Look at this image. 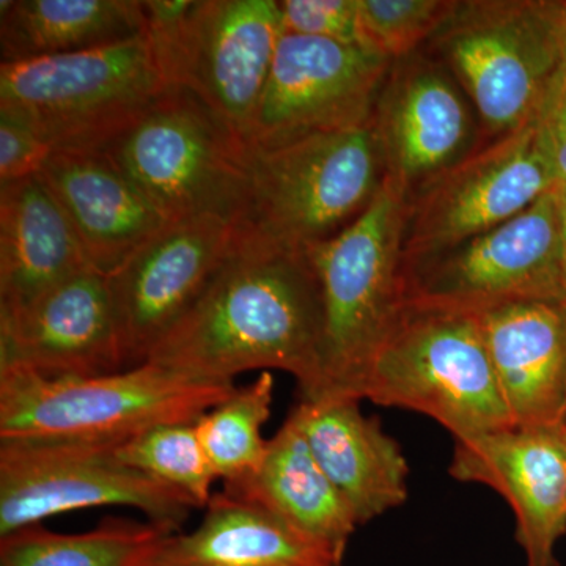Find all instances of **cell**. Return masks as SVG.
I'll return each instance as SVG.
<instances>
[{"label": "cell", "mask_w": 566, "mask_h": 566, "mask_svg": "<svg viewBox=\"0 0 566 566\" xmlns=\"http://www.w3.org/2000/svg\"><path fill=\"white\" fill-rule=\"evenodd\" d=\"M323 329L322 290L308 249L234 229L218 273L147 363L212 382L282 370L311 400L322 381Z\"/></svg>", "instance_id": "6da1fadb"}, {"label": "cell", "mask_w": 566, "mask_h": 566, "mask_svg": "<svg viewBox=\"0 0 566 566\" xmlns=\"http://www.w3.org/2000/svg\"><path fill=\"white\" fill-rule=\"evenodd\" d=\"M359 400L431 417L455 441L515 427L479 314L405 300L376 346Z\"/></svg>", "instance_id": "7a4b0ae2"}, {"label": "cell", "mask_w": 566, "mask_h": 566, "mask_svg": "<svg viewBox=\"0 0 566 566\" xmlns=\"http://www.w3.org/2000/svg\"><path fill=\"white\" fill-rule=\"evenodd\" d=\"M234 382L145 363L96 376L0 370V441L120 442L163 423L197 422Z\"/></svg>", "instance_id": "3957f363"}, {"label": "cell", "mask_w": 566, "mask_h": 566, "mask_svg": "<svg viewBox=\"0 0 566 566\" xmlns=\"http://www.w3.org/2000/svg\"><path fill=\"white\" fill-rule=\"evenodd\" d=\"M248 199L234 229L311 249L356 221L385 180L374 126L245 145Z\"/></svg>", "instance_id": "277c9868"}, {"label": "cell", "mask_w": 566, "mask_h": 566, "mask_svg": "<svg viewBox=\"0 0 566 566\" xmlns=\"http://www.w3.org/2000/svg\"><path fill=\"white\" fill-rule=\"evenodd\" d=\"M408 200V193L385 175L356 221L308 249L324 316L322 381L311 400H359L368 360L405 303L401 244Z\"/></svg>", "instance_id": "5b68a950"}, {"label": "cell", "mask_w": 566, "mask_h": 566, "mask_svg": "<svg viewBox=\"0 0 566 566\" xmlns=\"http://www.w3.org/2000/svg\"><path fill=\"white\" fill-rule=\"evenodd\" d=\"M167 91L196 96L245 145L283 33L274 0H145Z\"/></svg>", "instance_id": "8992f818"}, {"label": "cell", "mask_w": 566, "mask_h": 566, "mask_svg": "<svg viewBox=\"0 0 566 566\" xmlns=\"http://www.w3.org/2000/svg\"><path fill=\"white\" fill-rule=\"evenodd\" d=\"M167 92L147 33L111 46L0 65V112L52 150H102Z\"/></svg>", "instance_id": "52a82bcc"}, {"label": "cell", "mask_w": 566, "mask_h": 566, "mask_svg": "<svg viewBox=\"0 0 566 566\" xmlns=\"http://www.w3.org/2000/svg\"><path fill=\"white\" fill-rule=\"evenodd\" d=\"M102 150L170 223L243 216L245 145L191 93H163Z\"/></svg>", "instance_id": "ba28073f"}, {"label": "cell", "mask_w": 566, "mask_h": 566, "mask_svg": "<svg viewBox=\"0 0 566 566\" xmlns=\"http://www.w3.org/2000/svg\"><path fill=\"white\" fill-rule=\"evenodd\" d=\"M562 0L458 2L430 43L491 132L534 122L560 62Z\"/></svg>", "instance_id": "9c48e42d"}, {"label": "cell", "mask_w": 566, "mask_h": 566, "mask_svg": "<svg viewBox=\"0 0 566 566\" xmlns=\"http://www.w3.org/2000/svg\"><path fill=\"white\" fill-rule=\"evenodd\" d=\"M115 442L0 441V538L93 506H132L167 532L193 509L189 495L123 464Z\"/></svg>", "instance_id": "30bf717a"}, {"label": "cell", "mask_w": 566, "mask_h": 566, "mask_svg": "<svg viewBox=\"0 0 566 566\" xmlns=\"http://www.w3.org/2000/svg\"><path fill=\"white\" fill-rule=\"evenodd\" d=\"M556 186L536 117L458 159L409 196L401 270L490 232Z\"/></svg>", "instance_id": "8fae6325"}, {"label": "cell", "mask_w": 566, "mask_h": 566, "mask_svg": "<svg viewBox=\"0 0 566 566\" xmlns=\"http://www.w3.org/2000/svg\"><path fill=\"white\" fill-rule=\"evenodd\" d=\"M558 186L490 232L406 268L405 300L472 314L515 301L566 300Z\"/></svg>", "instance_id": "7c38bea8"}, {"label": "cell", "mask_w": 566, "mask_h": 566, "mask_svg": "<svg viewBox=\"0 0 566 566\" xmlns=\"http://www.w3.org/2000/svg\"><path fill=\"white\" fill-rule=\"evenodd\" d=\"M392 65L367 48L283 32L245 145L371 125Z\"/></svg>", "instance_id": "4fadbf2b"}, {"label": "cell", "mask_w": 566, "mask_h": 566, "mask_svg": "<svg viewBox=\"0 0 566 566\" xmlns=\"http://www.w3.org/2000/svg\"><path fill=\"white\" fill-rule=\"evenodd\" d=\"M233 238V223L212 216L169 223L106 275L125 370L147 363L155 346L191 311Z\"/></svg>", "instance_id": "5bb4252c"}, {"label": "cell", "mask_w": 566, "mask_h": 566, "mask_svg": "<svg viewBox=\"0 0 566 566\" xmlns=\"http://www.w3.org/2000/svg\"><path fill=\"white\" fill-rule=\"evenodd\" d=\"M450 474L482 483L509 502L527 566H560L566 534V422L513 427L455 441Z\"/></svg>", "instance_id": "9a60e30c"}, {"label": "cell", "mask_w": 566, "mask_h": 566, "mask_svg": "<svg viewBox=\"0 0 566 566\" xmlns=\"http://www.w3.org/2000/svg\"><path fill=\"white\" fill-rule=\"evenodd\" d=\"M52 378L125 370L106 275L85 270L17 311L0 312V370Z\"/></svg>", "instance_id": "2e32d148"}, {"label": "cell", "mask_w": 566, "mask_h": 566, "mask_svg": "<svg viewBox=\"0 0 566 566\" xmlns=\"http://www.w3.org/2000/svg\"><path fill=\"white\" fill-rule=\"evenodd\" d=\"M376 104L374 126L386 177L408 196L460 159L471 120L457 85L431 62L394 71Z\"/></svg>", "instance_id": "e0dca14e"}, {"label": "cell", "mask_w": 566, "mask_h": 566, "mask_svg": "<svg viewBox=\"0 0 566 566\" xmlns=\"http://www.w3.org/2000/svg\"><path fill=\"white\" fill-rule=\"evenodd\" d=\"M39 175L104 275L170 223L104 150L52 151Z\"/></svg>", "instance_id": "ac0fdd59"}, {"label": "cell", "mask_w": 566, "mask_h": 566, "mask_svg": "<svg viewBox=\"0 0 566 566\" xmlns=\"http://www.w3.org/2000/svg\"><path fill=\"white\" fill-rule=\"evenodd\" d=\"M479 315L515 427L565 422L566 300L515 301Z\"/></svg>", "instance_id": "d6986e66"}, {"label": "cell", "mask_w": 566, "mask_h": 566, "mask_svg": "<svg viewBox=\"0 0 566 566\" xmlns=\"http://www.w3.org/2000/svg\"><path fill=\"white\" fill-rule=\"evenodd\" d=\"M346 397L301 400L296 419L316 463L363 526L408 497L409 468L397 441Z\"/></svg>", "instance_id": "ffe728a7"}, {"label": "cell", "mask_w": 566, "mask_h": 566, "mask_svg": "<svg viewBox=\"0 0 566 566\" xmlns=\"http://www.w3.org/2000/svg\"><path fill=\"white\" fill-rule=\"evenodd\" d=\"M134 566H340L329 553L259 504L212 494L192 532L159 535Z\"/></svg>", "instance_id": "44dd1931"}, {"label": "cell", "mask_w": 566, "mask_h": 566, "mask_svg": "<svg viewBox=\"0 0 566 566\" xmlns=\"http://www.w3.org/2000/svg\"><path fill=\"white\" fill-rule=\"evenodd\" d=\"M93 270L61 205L40 175L0 185V312L17 311Z\"/></svg>", "instance_id": "7402d4cb"}, {"label": "cell", "mask_w": 566, "mask_h": 566, "mask_svg": "<svg viewBox=\"0 0 566 566\" xmlns=\"http://www.w3.org/2000/svg\"><path fill=\"white\" fill-rule=\"evenodd\" d=\"M226 493L251 501L281 517L305 538L323 547L340 565L356 517L337 488L316 463L292 415L268 441L259 471Z\"/></svg>", "instance_id": "603a6c76"}, {"label": "cell", "mask_w": 566, "mask_h": 566, "mask_svg": "<svg viewBox=\"0 0 566 566\" xmlns=\"http://www.w3.org/2000/svg\"><path fill=\"white\" fill-rule=\"evenodd\" d=\"M140 0H2V62L111 46L144 35Z\"/></svg>", "instance_id": "cb8c5ba5"}, {"label": "cell", "mask_w": 566, "mask_h": 566, "mask_svg": "<svg viewBox=\"0 0 566 566\" xmlns=\"http://www.w3.org/2000/svg\"><path fill=\"white\" fill-rule=\"evenodd\" d=\"M163 534L172 532L115 516L85 534H57L36 524L0 538V566H134Z\"/></svg>", "instance_id": "d4e9b609"}, {"label": "cell", "mask_w": 566, "mask_h": 566, "mask_svg": "<svg viewBox=\"0 0 566 566\" xmlns=\"http://www.w3.org/2000/svg\"><path fill=\"white\" fill-rule=\"evenodd\" d=\"M273 400L274 376L264 371L197 420V434L223 488L245 482L262 465L270 441L263 427Z\"/></svg>", "instance_id": "484cf974"}, {"label": "cell", "mask_w": 566, "mask_h": 566, "mask_svg": "<svg viewBox=\"0 0 566 566\" xmlns=\"http://www.w3.org/2000/svg\"><path fill=\"white\" fill-rule=\"evenodd\" d=\"M114 455L123 464L181 491L205 509L212 497V471L196 422L163 423L115 442Z\"/></svg>", "instance_id": "4316f807"}, {"label": "cell", "mask_w": 566, "mask_h": 566, "mask_svg": "<svg viewBox=\"0 0 566 566\" xmlns=\"http://www.w3.org/2000/svg\"><path fill=\"white\" fill-rule=\"evenodd\" d=\"M458 0H359L360 24L368 50L390 61L409 57L433 39Z\"/></svg>", "instance_id": "83f0119b"}, {"label": "cell", "mask_w": 566, "mask_h": 566, "mask_svg": "<svg viewBox=\"0 0 566 566\" xmlns=\"http://www.w3.org/2000/svg\"><path fill=\"white\" fill-rule=\"evenodd\" d=\"M281 11L283 32L367 48L359 0H283Z\"/></svg>", "instance_id": "f1b7e54d"}, {"label": "cell", "mask_w": 566, "mask_h": 566, "mask_svg": "<svg viewBox=\"0 0 566 566\" xmlns=\"http://www.w3.org/2000/svg\"><path fill=\"white\" fill-rule=\"evenodd\" d=\"M52 151L50 145L25 123L0 112V181L35 177Z\"/></svg>", "instance_id": "f546056e"}, {"label": "cell", "mask_w": 566, "mask_h": 566, "mask_svg": "<svg viewBox=\"0 0 566 566\" xmlns=\"http://www.w3.org/2000/svg\"><path fill=\"white\" fill-rule=\"evenodd\" d=\"M538 125L558 185L566 186V91L551 87L538 114Z\"/></svg>", "instance_id": "4dcf8cb0"}, {"label": "cell", "mask_w": 566, "mask_h": 566, "mask_svg": "<svg viewBox=\"0 0 566 566\" xmlns=\"http://www.w3.org/2000/svg\"><path fill=\"white\" fill-rule=\"evenodd\" d=\"M553 87L566 91V0H562L560 62H558L557 76Z\"/></svg>", "instance_id": "1f68e13d"}, {"label": "cell", "mask_w": 566, "mask_h": 566, "mask_svg": "<svg viewBox=\"0 0 566 566\" xmlns=\"http://www.w3.org/2000/svg\"><path fill=\"white\" fill-rule=\"evenodd\" d=\"M558 227H560L562 266L566 285V186H558Z\"/></svg>", "instance_id": "d6a6232c"}, {"label": "cell", "mask_w": 566, "mask_h": 566, "mask_svg": "<svg viewBox=\"0 0 566 566\" xmlns=\"http://www.w3.org/2000/svg\"><path fill=\"white\" fill-rule=\"evenodd\" d=\"M565 422H566V420H565Z\"/></svg>", "instance_id": "836d02e7"}]
</instances>
